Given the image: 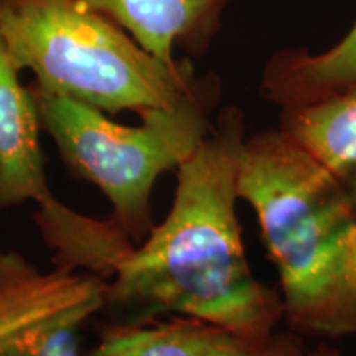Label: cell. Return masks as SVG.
<instances>
[{
	"label": "cell",
	"instance_id": "cell-3",
	"mask_svg": "<svg viewBox=\"0 0 356 356\" xmlns=\"http://www.w3.org/2000/svg\"><path fill=\"white\" fill-rule=\"evenodd\" d=\"M0 42L40 91L104 114L168 108L197 79L186 61L159 60L81 0H0Z\"/></svg>",
	"mask_w": 356,
	"mask_h": 356
},
{
	"label": "cell",
	"instance_id": "cell-12",
	"mask_svg": "<svg viewBox=\"0 0 356 356\" xmlns=\"http://www.w3.org/2000/svg\"><path fill=\"white\" fill-rule=\"evenodd\" d=\"M312 356H341V355L338 353V351L322 345V346H320V348H317L315 351H312Z\"/></svg>",
	"mask_w": 356,
	"mask_h": 356
},
{
	"label": "cell",
	"instance_id": "cell-8",
	"mask_svg": "<svg viewBox=\"0 0 356 356\" xmlns=\"http://www.w3.org/2000/svg\"><path fill=\"white\" fill-rule=\"evenodd\" d=\"M165 63L175 44L202 53L220 26L228 0H81Z\"/></svg>",
	"mask_w": 356,
	"mask_h": 356
},
{
	"label": "cell",
	"instance_id": "cell-5",
	"mask_svg": "<svg viewBox=\"0 0 356 356\" xmlns=\"http://www.w3.org/2000/svg\"><path fill=\"white\" fill-rule=\"evenodd\" d=\"M106 289L95 273H43L19 251H0V356H79Z\"/></svg>",
	"mask_w": 356,
	"mask_h": 356
},
{
	"label": "cell",
	"instance_id": "cell-6",
	"mask_svg": "<svg viewBox=\"0 0 356 356\" xmlns=\"http://www.w3.org/2000/svg\"><path fill=\"white\" fill-rule=\"evenodd\" d=\"M88 356H312L293 335L252 338L216 323L173 315L147 322H113Z\"/></svg>",
	"mask_w": 356,
	"mask_h": 356
},
{
	"label": "cell",
	"instance_id": "cell-11",
	"mask_svg": "<svg viewBox=\"0 0 356 356\" xmlns=\"http://www.w3.org/2000/svg\"><path fill=\"white\" fill-rule=\"evenodd\" d=\"M345 269L346 279H348L351 289L356 292V222L345 243Z\"/></svg>",
	"mask_w": 356,
	"mask_h": 356
},
{
	"label": "cell",
	"instance_id": "cell-9",
	"mask_svg": "<svg viewBox=\"0 0 356 356\" xmlns=\"http://www.w3.org/2000/svg\"><path fill=\"white\" fill-rule=\"evenodd\" d=\"M280 131L327 167L356 204V84L310 104L287 108Z\"/></svg>",
	"mask_w": 356,
	"mask_h": 356
},
{
	"label": "cell",
	"instance_id": "cell-1",
	"mask_svg": "<svg viewBox=\"0 0 356 356\" xmlns=\"http://www.w3.org/2000/svg\"><path fill=\"white\" fill-rule=\"evenodd\" d=\"M244 139L239 111L226 109L178 167L167 218L108 280L104 310L118 322L181 315L252 338L275 333L282 299L252 274L236 216Z\"/></svg>",
	"mask_w": 356,
	"mask_h": 356
},
{
	"label": "cell",
	"instance_id": "cell-2",
	"mask_svg": "<svg viewBox=\"0 0 356 356\" xmlns=\"http://www.w3.org/2000/svg\"><path fill=\"white\" fill-rule=\"evenodd\" d=\"M238 197L259 220L289 325L305 335H356L345 269L356 204L343 184L282 131L266 132L243 142Z\"/></svg>",
	"mask_w": 356,
	"mask_h": 356
},
{
	"label": "cell",
	"instance_id": "cell-7",
	"mask_svg": "<svg viewBox=\"0 0 356 356\" xmlns=\"http://www.w3.org/2000/svg\"><path fill=\"white\" fill-rule=\"evenodd\" d=\"M0 42V210L26 202L40 204L38 225L68 210L48 186L40 142L42 122L29 86Z\"/></svg>",
	"mask_w": 356,
	"mask_h": 356
},
{
	"label": "cell",
	"instance_id": "cell-10",
	"mask_svg": "<svg viewBox=\"0 0 356 356\" xmlns=\"http://www.w3.org/2000/svg\"><path fill=\"white\" fill-rule=\"evenodd\" d=\"M356 84V22L330 50L279 53L266 66L262 91L284 109L310 104Z\"/></svg>",
	"mask_w": 356,
	"mask_h": 356
},
{
	"label": "cell",
	"instance_id": "cell-4",
	"mask_svg": "<svg viewBox=\"0 0 356 356\" xmlns=\"http://www.w3.org/2000/svg\"><path fill=\"white\" fill-rule=\"evenodd\" d=\"M42 129L51 136L74 177L95 185L113 208L111 222L134 243L152 231L150 195L155 181L188 160L211 124L216 84L195 79L172 106L142 114L139 126H122L101 111L29 86Z\"/></svg>",
	"mask_w": 356,
	"mask_h": 356
}]
</instances>
